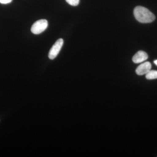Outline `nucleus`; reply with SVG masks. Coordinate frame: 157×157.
Segmentation results:
<instances>
[{
  "instance_id": "obj_1",
  "label": "nucleus",
  "mask_w": 157,
  "mask_h": 157,
  "mask_svg": "<svg viewBox=\"0 0 157 157\" xmlns=\"http://www.w3.org/2000/svg\"><path fill=\"white\" fill-rule=\"evenodd\" d=\"M134 14L136 20L142 23L152 22L155 19L154 14L148 9L142 6L135 7L134 10Z\"/></svg>"
},
{
  "instance_id": "obj_2",
  "label": "nucleus",
  "mask_w": 157,
  "mask_h": 157,
  "mask_svg": "<svg viewBox=\"0 0 157 157\" xmlns=\"http://www.w3.org/2000/svg\"><path fill=\"white\" fill-rule=\"evenodd\" d=\"M48 22L46 20L41 19L34 23L31 27V32L38 35L42 33L48 27Z\"/></svg>"
},
{
  "instance_id": "obj_3",
  "label": "nucleus",
  "mask_w": 157,
  "mask_h": 157,
  "mask_svg": "<svg viewBox=\"0 0 157 157\" xmlns=\"http://www.w3.org/2000/svg\"><path fill=\"white\" fill-rule=\"evenodd\" d=\"M63 45V40L59 39L57 40L49 51L48 57L50 59H54L56 57Z\"/></svg>"
},
{
  "instance_id": "obj_4",
  "label": "nucleus",
  "mask_w": 157,
  "mask_h": 157,
  "mask_svg": "<svg viewBox=\"0 0 157 157\" xmlns=\"http://www.w3.org/2000/svg\"><path fill=\"white\" fill-rule=\"evenodd\" d=\"M151 64L149 62H146L139 65L136 70L137 75L142 76L148 73L151 70Z\"/></svg>"
},
{
  "instance_id": "obj_5",
  "label": "nucleus",
  "mask_w": 157,
  "mask_h": 157,
  "mask_svg": "<svg viewBox=\"0 0 157 157\" xmlns=\"http://www.w3.org/2000/svg\"><path fill=\"white\" fill-rule=\"evenodd\" d=\"M148 59L147 53L143 51H139L135 54L132 58V60L135 63H139L145 61Z\"/></svg>"
},
{
  "instance_id": "obj_6",
  "label": "nucleus",
  "mask_w": 157,
  "mask_h": 157,
  "mask_svg": "<svg viewBox=\"0 0 157 157\" xmlns=\"http://www.w3.org/2000/svg\"><path fill=\"white\" fill-rule=\"evenodd\" d=\"M145 77L147 79H150V80L156 79L157 78V70H150L148 73L146 74Z\"/></svg>"
},
{
  "instance_id": "obj_7",
  "label": "nucleus",
  "mask_w": 157,
  "mask_h": 157,
  "mask_svg": "<svg viewBox=\"0 0 157 157\" xmlns=\"http://www.w3.org/2000/svg\"><path fill=\"white\" fill-rule=\"evenodd\" d=\"M66 1L69 5L73 6H78L79 3V0H66Z\"/></svg>"
},
{
  "instance_id": "obj_8",
  "label": "nucleus",
  "mask_w": 157,
  "mask_h": 157,
  "mask_svg": "<svg viewBox=\"0 0 157 157\" xmlns=\"http://www.w3.org/2000/svg\"><path fill=\"white\" fill-rule=\"evenodd\" d=\"M12 0H0V3L2 4H8L12 2Z\"/></svg>"
},
{
  "instance_id": "obj_9",
  "label": "nucleus",
  "mask_w": 157,
  "mask_h": 157,
  "mask_svg": "<svg viewBox=\"0 0 157 157\" xmlns=\"http://www.w3.org/2000/svg\"><path fill=\"white\" fill-rule=\"evenodd\" d=\"M154 63L155 65H156L157 66V60H155L154 62Z\"/></svg>"
}]
</instances>
